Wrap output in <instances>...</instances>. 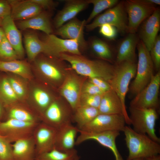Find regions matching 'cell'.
Segmentation results:
<instances>
[{
	"label": "cell",
	"instance_id": "cell-1",
	"mask_svg": "<svg viewBox=\"0 0 160 160\" xmlns=\"http://www.w3.org/2000/svg\"><path fill=\"white\" fill-rule=\"evenodd\" d=\"M59 58L68 62L78 74L89 78L97 77L109 82L114 73L115 67L102 60H91L81 55L62 53Z\"/></svg>",
	"mask_w": 160,
	"mask_h": 160
},
{
	"label": "cell",
	"instance_id": "cell-2",
	"mask_svg": "<svg viewBox=\"0 0 160 160\" xmlns=\"http://www.w3.org/2000/svg\"><path fill=\"white\" fill-rule=\"evenodd\" d=\"M122 131L129 151L127 160L145 159L160 154L159 143L147 135L137 133L130 127L126 126Z\"/></svg>",
	"mask_w": 160,
	"mask_h": 160
},
{
	"label": "cell",
	"instance_id": "cell-3",
	"mask_svg": "<svg viewBox=\"0 0 160 160\" xmlns=\"http://www.w3.org/2000/svg\"><path fill=\"white\" fill-rule=\"evenodd\" d=\"M115 67L114 76L108 83L120 98L126 123L130 125V121L126 110L125 98L130 81L135 76L137 65L135 62L125 61L116 64Z\"/></svg>",
	"mask_w": 160,
	"mask_h": 160
},
{
	"label": "cell",
	"instance_id": "cell-4",
	"mask_svg": "<svg viewBox=\"0 0 160 160\" xmlns=\"http://www.w3.org/2000/svg\"><path fill=\"white\" fill-rule=\"evenodd\" d=\"M137 48L138 52V61L135 79L132 83L129 90L136 95L149 83L154 75V69L149 51L145 46L139 40Z\"/></svg>",
	"mask_w": 160,
	"mask_h": 160
},
{
	"label": "cell",
	"instance_id": "cell-5",
	"mask_svg": "<svg viewBox=\"0 0 160 160\" xmlns=\"http://www.w3.org/2000/svg\"><path fill=\"white\" fill-rule=\"evenodd\" d=\"M105 24L114 26L122 34L127 33V15L124 1H119L113 7L97 16L91 23L87 24L85 28L87 31H90Z\"/></svg>",
	"mask_w": 160,
	"mask_h": 160
},
{
	"label": "cell",
	"instance_id": "cell-6",
	"mask_svg": "<svg viewBox=\"0 0 160 160\" xmlns=\"http://www.w3.org/2000/svg\"><path fill=\"white\" fill-rule=\"evenodd\" d=\"M129 116L132 129L136 132L147 135L152 139L160 143V138L156 133V121L158 115L157 110L130 107Z\"/></svg>",
	"mask_w": 160,
	"mask_h": 160
},
{
	"label": "cell",
	"instance_id": "cell-7",
	"mask_svg": "<svg viewBox=\"0 0 160 160\" xmlns=\"http://www.w3.org/2000/svg\"><path fill=\"white\" fill-rule=\"evenodd\" d=\"M160 86V71L154 75L148 85L131 101L130 107L153 108L159 106V93Z\"/></svg>",
	"mask_w": 160,
	"mask_h": 160
},
{
	"label": "cell",
	"instance_id": "cell-8",
	"mask_svg": "<svg viewBox=\"0 0 160 160\" xmlns=\"http://www.w3.org/2000/svg\"><path fill=\"white\" fill-rule=\"evenodd\" d=\"M127 15V33H136L141 23L151 15L156 8L146 4L139 0L124 1Z\"/></svg>",
	"mask_w": 160,
	"mask_h": 160
},
{
	"label": "cell",
	"instance_id": "cell-9",
	"mask_svg": "<svg viewBox=\"0 0 160 160\" xmlns=\"http://www.w3.org/2000/svg\"><path fill=\"white\" fill-rule=\"evenodd\" d=\"M39 123L7 119L0 122V135L11 143H13L32 136L35 127Z\"/></svg>",
	"mask_w": 160,
	"mask_h": 160
},
{
	"label": "cell",
	"instance_id": "cell-10",
	"mask_svg": "<svg viewBox=\"0 0 160 160\" xmlns=\"http://www.w3.org/2000/svg\"><path fill=\"white\" fill-rule=\"evenodd\" d=\"M125 120L122 114L109 115L99 113L90 122L80 129L92 133H99L111 130L123 131Z\"/></svg>",
	"mask_w": 160,
	"mask_h": 160
},
{
	"label": "cell",
	"instance_id": "cell-11",
	"mask_svg": "<svg viewBox=\"0 0 160 160\" xmlns=\"http://www.w3.org/2000/svg\"><path fill=\"white\" fill-rule=\"evenodd\" d=\"M71 109L70 107L64 103L52 101L41 116V121L57 129L71 123L73 116Z\"/></svg>",
	"mask_w": 160,
	"mask_h": 160
},
{
	"label": "cell",
	"instance_id": "cell-12",
	"mask_svg": "<svg viewBox=\"0 0 160 160\" xmlns=\"http://www.w3.org/2000/svg\"><path fill=\"white\" fill-rule=\"evenodd\" d=\"M57 132L56 128L43 121L37 125L32 135L36 156L55 148Z\"/></svg>",
	"mask_w": 160,
	"mask_h": 160
},
{
	"label": "cell",
	"instance_id": "cell-13",
	"mask_svg": "<svg viewBox=\"0 0 160 160\" xmlns=\"http://www.w3.org/2000/svg\"><path fill=\"white\" fill-rule=\"evenodd\" d=\"M79 135L76 138V145H78L88 140L96 141L102 145L109 149L113 153L115 160H124L117 148L116 140L120 132L111 130L99 133H92L79 129Z\"/></svg>",
	"mask_w": 160,
	"mask_h": 160
},
{
	"label": "cell",
	"instance_id": "cell-14",
	"mask_svg": "<svg viewBox=\"0 0 160 160\" xmlns=\"http://www.w3.org/2000/svg\"><path fill=\"white\" fill-rule=\"evenodd\" d=\"M138 35L150 51L160 28V11L156 8L152 14L141 23Z\"/></svg>",
	"mask_w": 160,
	"mask_h": 160
},
{
	"label": "cell",
	"instance_id": "cell-15",
	"mask_svg": "<svg viewBox=\"0 0 160 160\" xmlns=\"http://www.w3.org/2000/svg\"><path fill=\"white\" fill-rule=\"evenodd\" d=\"M86 25V20H81L75 17L57 29L55 34L63 39L77 41L80 49H84L87 46L84 33Z\"/></svg>",
	"mask_w": 160,
	"mask_h": 160
},
{
	"label": "cell",
	"instance_id": "cell-16",
	"mask_svg": "<svg viewBox=\"0 0 160 160\" xmlns=\"http://www.w3.org/2000/svg\"><path fill=\"white\" fill-rule=\"evenodd\" d=\"M23 36L25 47L28 59L30 61H33L41 53L57 57L52 48L40 39L34 32L27 31L24 33Z\"/></svg>",
	"mask_w": 160,
	"mask_h": 160
},
{
	"label": "cell",
	"instance_id": "cell-17",
	"mask_svg": "<svg viewBox=\"0 0 160 160\" xmlns=\"http://www.w3.org/2000/svg\"><path fill=\"white\" fill-rule=\"evenodd\" d=\"M65 2L63 8L58 12L53 20V25L56 29L76 17L89 4L87 0H67Z\"/></svg>",
	"mask_w": 160,
	"mask_h": 160
},
{
	"label": "cell",
	"instance_id": "cell-18",
	"mask_svg": "<svg viewBox=\"0 0 160 160\" xmlns=\"http://www.w3.org/2000/svg\"><path fill=\"white\" fill-rule=\"evenodd\" d=\"M11 7L10 16L14 20H27L42 11L41 7L31 0H8Z\"/></svg>",
	"mask_w": 160,
	"mask_h": 160
},
{
	"label": "cell",
	"instance_id": "cell-19",
	"mask_svg": "<svg viewBox=\"0 0 160 160\" xmlns=\"http://www.w3.org/2000/svg\"><path fill=\"white\" fill-rule=\"evenodd\" d=\"M82 85L75 76L70 75L64 79L61 88V93L73 111L79 106Z\"/></svg>",
	"mask_w": 160,
	"mask_h": 160
},
{
	"label": "cell",
	"instance_id": "cell-20",
	"mask_svg": "<svg viewBox=\"0 0 160 160\" xmlns=\"http://www.w3.org/2000/svg\"><path fill=\"white\" fill-rule=\"evenodd\" d=\"M42 40L52 48L58 57L62 53L81 55L79 44L76 40L61 39L52 34H45Z\"/></svg>",
	"mask_w": 160,
	"mask_h": 160
},
{
	"label": "cell",
	"instance_id": "cell-21",
	"mask_svg": "<svg viewBox=\"0 0 160 160\" xmlns=\"http://www.w3.org/2000/svg\"><path fill=\"white\" fill-rule=\"evenodd\" d=\"M1 27L7 39L15 50L18 58L23 57L24 50L21 34L10 15L2 19Z\"/></svg>",
	"mask_w": 160,
	"mask_h": 160
},
{
	"label": "cell",
	"instance_id": "cell-22",
	"mask_svg": "<svg viewBox=\"0 0 160 160\" xmlns=\"http://www.w3.org/2000/svg\"><path fill=\"white\" fill-rule=\"evenodd\" d=\"M16 26L19 29L25 30L32 29L41 31L46 35L53 34V30L49 13L43 11L31 18L17 21Z\"/></svg>",
	"mask_w": 160,
	"mask_h": 160
},
{
	"label": "cell",
	"instance_id": "cell-23",
	"mask_svg": "<svg viewBox=\"0 0 160 160\" xmlns=\"http://www.w3.org/2000/svg\"><path fill=\"white\" fill-rule=\"evenodd\" d=\"M57 129L55 148L64 151L74 149L77 135L79 132V128L73 126L71 123Z\"/></svg>",
	"mask_w": 160,
	"mask_h": 160
},
{
	"label": "cell",
	"instance_id": "cell-24",
	"mask_svg": "<svg viewBox=\"0 0 160 160\" xmlns=\"http://www.w3.org/2000/svg\"><path fill=\"white\" fill-rule=\"evenodd\" d=\"M35 65L38 69L46 77L56 81L63 79L64 67L60 61L52 58L43 57L37 60Z\"/></svg>",
	"mask_w": 160,
	"mask_h": 160
},
{
	"label": "cell",
	"instance_id": "cell-25",
	"mask_svg": "<svg viewBox=\"0 0 160 160\" xmlns=\"http://www.w3.org/2000/svg\"><path fill=\"white\" fill-rule=\"evenodd\" d=\"M139 40L136 33H128L118 45L116 64L125 61L135 62L136 49Z\"/></svg>",
	"mask_w": 160,
	"mask_h": 160
},
{
	"label": "cell",
	"instance_id": "cell-26",
	"mask_svg": "<svg viewBox=\"0 0 160 160\" xmlns=\"http://www.w3.org/2000/svg\"><path fill=\"white\" fill-rule=\"evenodd\" d=\"M12 146L14 160H35V145L32 135L13 143Z\"/></svg>",
	"mask_w": 160,
	"mask_h": 160
},
{
	"label": "cell",
	"instance_id": "cell-27",
	"mask_svg": "<svg viewBox=\"0 0 160 160\" xmlns=\"http://www.w3.org/2000/svg\"><path fill=\"white\" fill-rule=\"evenodd\" d=\"M98 109L100 114L123 115V108L120 100L112 89L102 95Z\"/></svg>",
	"mask_w": 160,
	"mask_h": 160
},
{
	"label": "cell",
	"instance_id": "cell-28",
	"mask_svg": "<svg viewBox=\"0 0 160 160\" xmlns=\"http://www.w3.org/2000/svg\"><path fill=\"white\" fill-rule=\"evenodd\" d=\"M72 121L80 129L87 124L99 114L98 109L89 106L80 105L74 111Z\"/></svg>",
	"mask_w": 160,
	"mask_h": 160
},
{
	"label": "cell",
	"instance_id": "cell-29",
	"mask_svg": "<svg viewBox=\"0 0 160 160\" xmlns=\"http://www.w3.org/2000/svg\"><path fill=\"white\" fill-rule=\"evenodd\" d=\"M0 71L13 73L26 79L30 78L31 76L28 63L17 60L9 61L0 60Z\"/></svg>",
	"mask_w": 160,
	"mask_h": 160
},
{
	"label": "cell",
	"instance_id": "cell-30",
	"mask_svg": "<svg viewBox=\"0 0 160 160\" xmlns=\"http://www.w3.org/2000/svg\"><path fill=\"white\" fill-rule=\"evenodd\" d=\"M89 47L93 52L102 60L111 62L113 59L112 49L110 45L97 37L92 38Z\"/></svg>",
	"mask_w": 160,
	"mask_h": 160
},
{
	"label": "cell",
	"instance_id": "cell-31",
	"mask_svg": "<svg viewBox=\"0 0 160 160\" xmlns=\"http://www.w3.org/2000/svg\"><path fill=\"white\" fill-rule=\"evenodd\" d=\"M77 151L74 149L64 151L54 148L51 150L37 156L35 160H79Z\"/></svg>",
	"mask_w": 160,
	"mask_h": 160
},
{
	"label": "cell",
	"instance_id": "cell-32",
	"mask_svg": "<svg viewBox=\"0 0 160 160\" xmlns=\"http://www.w3.org/2000/svg\"><path fill=\"white\" fill-rule=\"evenodd\" d=\"M11 106L9 111L7 119L36 123L41 121L39 117L36 116L25 108L15 105Z\"/></svg>",
	"mask_w": 160,
	"mask_h": 160
},
{
	"label": "cell",
	"instance_id": "cell-33",
	"mask_svg": "<svg viewBox=\"0 0 160 160\" xmlns=\"http://www.w3.org/2000/svg\"><path fill=\"white\" fill-rule=\"evenodd\" d=\"M18 97L16 94L7 78L0 79V100L4 105H11L15 102Z\"/></svg>",
	"mask_w": 160,
	"mask_h": 160
},
{
	"label": "cell",
	"instance_id": "cell-34",
	"mask_svg": "<svg viewBox=\"0 0 160 160\" xmlns=\"http://www.w3.org/2000/svg\"><path fill=\"white\" fill-rule=\"evenodd\" d=\"M89 4H92L93 9L86 20V24L90 23L92 20L103 11L112 8L119 1L118 0H87Z\"/></svg>",
	"mask_w": 160,
	"mask_h": 160
},
{
	"label": "cell",
	"instance_id": "cell-35",
	"mask_svg": "<svg viewBox=\"0 0 160 160\" xmlns=\"http://www.w3.org/2000/svg\"><path fill=\"white\" fill-rule=\"evenodd\" d=\"M33 95L37 106L41 111V118L43 113L52 101L49 94L39 88H36L34 90Z\"/></svg>",
	"mask_w": 160,
	"mask_h": 160
},
{
	"label": "cell",
	"instance_id": "cell-36",
	"mask_svg": "<svg viewBox=\"0 0 160 160\" xmlns=\"http://www.w3.org/2000/svg\"><path fill=\"white\" fill-rule=\"evenodd\" d=\"M18 58L15 50L5 35L0 45V60L9 61Z\"/></svg>",
	"mask_w": 160,
	"mask_h": 160
},
{
	"label": "cell",
	"instance_id": "cell-37",
	"mask_svg": "<svg viewBox=\"0 0 160 160\" xmlns=\"http://www.w3.org/2000/svg\"><path fill=\"white\" fill-rule=\"evenodd\" d=\"M0 160H14L12 143L0 135Z\"/></svg>",
	"mask_w": 160,
	"mask_h": 160
},
{
	"label": "cell",
	"instance_id": "cell-38",
	"mask_svg": "<svg viewBox=\"0 0 160 160\" xmlns=\"http://www.w3.org/2000/svg\"><path fill=\"white\" fill-rule=\"evenodd\" d=\"M149 52L154 68L158 71L160 68V35L157 36Z\"/></svg>",
	"mask_w": 160,
	"mask_h": 160
},
{
	"label": "cell",
	"instance_id": "cell-39",
	"mask_svg": "<svg viewBox=\"0 0 160 160\" xmlns=\"http://www.w3.org/2000/svg\"><path fill=\"white\" fill-rule=\"evenodd\" d=\"M102 95H90L81 94L80 99V105H86L98 108Z\"/></svg>",
	"mask_w": 160,
	"mask_h": 160
},
{
	"label": "cell",
	"instance_id": "cell-40",
	"mask_svg": "<svg viewBox=\"0 0 160 160\" xmlns=\"http://www.w3.org/2000/svg\"><path fill=\"white\" fill-rule=\"evenodd\" d=\"M99 27V33L106 39L112 40L116 37L118 31L114 26L109 24H105Z\"/></svg>",
	"mask_w": 160,
	"mask_h": 160
},
{
	"label": "cell",
	"instance_id": "cell-41",
	"mask_svg": "<svg viewBox=\"0 0 160 160\" xmlns=\"http://www.w3.org/2000/svg\"><path fill=\"white\" fill-rule=\"evenodd\" d=\"M104 93L95 85L88 81L82 84L81 94L90 95H102Z\"/></svg>",
	"mask_w": 160,
	"mask_h": 160
},
{
	"label": "cell",
	"instance_id": "cell-42",
	"mask_svg": "<svg viewBox=\"0 0 160 160\" xmlns=\"http://www.w3.org/2000/svg\"><path fill=\"white\" fill-rule=\"evenodd\" d=\"M89 81L95 85L104 92L112 89L108 82L101 78L97 77L89 78Z\"/></svg>",
	"mask_w": 160,
	"mask_h": 160
},
{
	"label": "cell",
	"instance_id": "cell-43",
	"mask_svg": "<svg viewBox=\"0 0 160 160\" xmlns=\"http://www.w3.org/2000/svg\"><path fill=\"white\" fill-rule=\"evenodd\" d=\"M11 86L17 96L22 97L25 94V89L22 84L13 78H8Z\"/></svg>",
	"mask_w": 160,
	"mask_h": 160
},
{
	"label": "cell",
	"instance_id": "cell-44",
	"mask_svg": "<svg viewBox=\"0 0 160 160\" xmlns=\"http://www.w3.org/2000/svg\"><path fill=\"white\" fill-rule=\"evenodd\" d=\"M11 12V7L8 0H0V18L2 19L10 15Z\"/></svg>",
	"mask_w": 160,
	"mask_h": 160
},
{
	"label": "cell",
	"instance_id": "cell-45",
	"mask_svg": "<svg viewBox=\"0 0 160 160\" xmlns=\"http://www.w3.org/2000/svg\"><path fill=\"white\" fill-rule=\"evenodd\" d=\"M40 6L43 9L50 10L54 9L57 3L51 0H31Z\"/></svg>",
	"mask_w": 160,
	"mask_h": 160
},
{
	"label": "cell",
	"instance_id": "cell-46",
	"mask_svg": "<svg viewBox=\"0 0 160 160\" xmlns=\"http://www.w3.org/2000/svg\"><path fill=\"white\" fill-rule=\"evenodd\" d=\"M144 159V160H160V156L159 154Z\"/></svg>",
	"mask_w": 160,
	"mask_h": 160
},
{
	"label": "cell",
	"instance_id": "cell-47",
	"mask_svg": "<svg viewBox=\"0 0 160 160\" xmlns=\"http://www.w3.org/2000/svg\"><path fill=\"white\" fill-rule=\"evenodd\" d=\"M3 105V104L0 100V119L2 118L4 114Z\"/></svg>",
	"mask_w": 160,
	"mask_h": 160
},
{
	"label": "cell",
	"instance_id": "cell-48",
	"mask_svg": "<svg viewBox=\"0 0 160 160\" xmlns=\"http://www.w3.org/2000/svg\"><path fill=\"white\" fill-rule=\"evenodd\" d=\"M4 36V33L1 28L0 27V45Z\"/></svg>",
	"mask_w": 160,
	"mask_h": 160
},
{
	"label": "cell",
	"instance_id": "cell-49",
	"mask_svg": "<svg viewBox=\"0 0 160 160\" xmlns=\"http://www.w3.org/2000/svg\"><path fill=\"white\" fill-rule=\"evenodd\" d=\"M2 19L0 18V27H1Z\"/></svg>",
	"mask_w": 160,
	"mask_h": 160
},
{
	"label": "cell",
	"instance_id": "cell-50",
	"mask_svg": "<svg viewBox=\"0 0 160 160\" xmlns=\"http://www.w3.org/2000/svg\"><path fill=\"white\" fill-rule=\"evenodd\" d=\"M133 160H144V159L142 158H137L134 159Z\"/></svg>",
	"mask_w": 160,
	"mask_h": 160
}]
</instances>
